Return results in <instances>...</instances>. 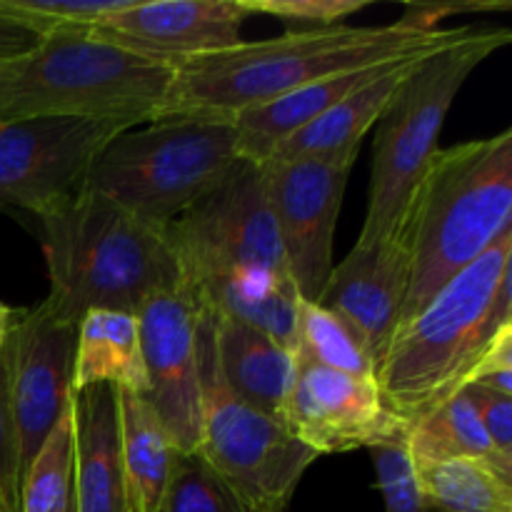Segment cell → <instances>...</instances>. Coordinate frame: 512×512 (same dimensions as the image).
Returning a JSON list of instances; mask_svg holds the SVG:
<instances>
[{
	"label": "cell",
	"mask_w": 512,
	"mask_h": 512,
	"mask_svg": "<svg viewBox=\"0 0 512 512\" xmlns=\"http://www.w3.org/2000/svg\"><path fill=\"white\" fill-rule=\"evenodd\" d=\"M293 353L298 365H315L355 378H378V363L358 330L320 303H298Z\"/></svg>",
	"instance_id": "24"
},
{
	"label": "cell",
	"mask_w": 512,
	"mask_h": 512,
	"mask_svg": "<svg viewBox=\"0 0 512 512\" xmlns=\"http://www.w3.org/2000/svg\"><path fill=\"white\" fill-rule=\"evenodd\" d=\"M373 455L385 512H428L420 498L405 443L383 445V448H375Z\"/></svg>",
	"instance_id": "29"
},
{
	"label": "cell",
	"mask_w": 512,
	"mask_h": 512,
	"mask_svg": "<svg viewBox=\"0 0 512 512\" xmlns=\"http://www.w3.org/2000/svg\"><path fill=\"white\" fill-rule=\"evenodd\" d=\"M135 128L115 118L0 123V203L45 218L73 203L110 140Z\"/></svg>",
	"instance_id": "10"
},
{
	"label": "cell",
	"mask_w": 512,
	"mask_h": 512,
	"mask_svg": "<svg viewBox=\"0 0 512 512\" xmlns=\"http://www.w3.org/2000/svg\"><path fill=\"white\" fill-rule=\"evenodd\" d=\"M40 38H43V33L30 28L28 23L13 18V15L0 13V63L28 53L30 48H35Z\"/></svg>",
	"instance_id": "33"
},
{
	"label": "cell",
	"mask_w": 512,
	"mask_h": 512,
	"mask_svg": "<svg viewBox=\"0 0 512 512\" xmlns=\"http://www.w3.org/2000/svg\"><path fill=\"white\" fill-rule=\"evenodd\" d=\"M165 235L188 288L240 275H288L263 165L250 160H240Z\"/></svg>",
	"instance_id": "9"
},
{
	"label": "cell",
	"mask_w": 512,
	"mask_h": 512,
	"mask_svg": "<svg viewBox=\"0 0 512 512\" xmlns=\"http://www.w3.org/2000/svg\"><path fill=\"white\" fill-rule=\"evenodd\" d=\"M510 28H473L430 53L405 78L375 123L368 213L358 243L398 238L405 210L440 150V133L465 80L478 65L510 45Z\"/></svg>",
	"instance_id": "6"
},
{
	"label": "cell",
	"mask_w": 512,
	"mask_h": 512,
	"mask_svg": "<svg viewBox=\"0 0 512 512\" xmlns=\"http://www.w3.org/2000/svg\"><path fill=\"white\" fill-rule=\"evenodd\" d=\"M118 390L120 455L128 480L133 512H158L175 455L180 453L163 428L148 398L130 390Z\"/></svg>",
	"instance_id": "21"
},
{
	"label": "cell",
	"mask_w": 512,
	"mask_h": 512,
	"mask_svg": "<svg viewBox=\"0 0 512 512\" xmlns=\"http://www.w3.org/2000/svg\"><path fill=\"white\" fill-rule=\"evenodd\" d=\"M410 463H433L445 458H480L512 470V460L500 455L485 435L473 400L465 390L410 425L405 435Z\"/></svg>",
	"instance_id": "23"
},
{
	"label": "cell",
	"mask_w": 512,
	"mask_h": 512,
	"mask_svg": "<svg viewBox=\"0 0 512 512\" xmlns=\"http://www.w3.org/2000/svg\"><path fill=\"white\" fill-rule=\"evenodd\" d=\"M73 418L70 408L30 460L20 480V512H63L73 495Z\"/></svg>",
	"instance_id": "25"
},
{
	"label": "cell",
	"mask_w": 512,
	"mask_h": 512,
	"mask_svg": "<svg viewBox=\"0 0 512 512\" xmlns=\"http://www.w3.org/2000/svg\"><path fill=\"white\" fill-rule=\"evenodd\" d=\"M108 383L148 395L138 315L120 310H88L75 333L73 393Z\"/></svg>",
	"instance_id": "20"
},
{
	"label": "cell",
	"mask_w": 512,
	"mask_h": 512,
	"mask_svg": "<svg viewBox=\"0 0 512 512\" xmlns=\"http://www.w3.org/2000/svg\"><path fill=\"white\" fill-rule=\"evenodd\" d=\"M73 512H133L120 455L118 390L100 383L73 393Z\"/></svg>",
	"instance_id": "17"
},
{
	"label": "cell",
	"mask_w": 512,
	"mask_h": 512,
	"mask_svg": "<svg viewBox=\"0 0 512 512\" xmlns=\"http://www.w3.org/2000/svg\"><path fill=\"white\" fill-rule=\"evenodd\" d=\"M510 3H410L405 8L403 18L398 20L400 28L418 30V33H433L440 30L438 23L445 20L448 15L458 13H490V10H508Z\"/></svg>",
	"instance_id": "32"
},
{
	"label": "cell",
	"mask_w": 512,
	"mask_h": 512,
	"mask_svg": "<svg viewBox=\"0 0 512 512\" xmlns=\"http://www.w3.org/2000/svg\"><path fill=\"white\" fill-rule=\"evenodd\" d=\"M200 308L193 290L180 283L153 295L135 313L148 375L145 398L180 453H195L200 445Z\"/></svg>",
	"instance_id": "13"
},
{
	"label": "cell",
	"mask_w": 512,
	"mask_h": 512,
	"mask_svg": "<svg viewBox=\"0 0 512 512\" xmlns=\"http://www.w3.org/2000/svg\"><path fill=\"white\" fill-rule=\"evenodd\" d=\"M285 428L315 455L405 443L408 425L385 408L375 380L300 365Z\"/></svg>",
	"instance_id": "14"
},
{
	"label": "cell",
	"mask_w": 512,
	"mask_h": 512,
	"mask_svg": "<svg viewBox=\"0 0 512 512\" xmlns=\"http://www.w3.org/2000/svg\"><path fill=\"white\" fill-rule=\"evenodd\" d=\"M200 445L195 453L218 470L255 512H288L300 480L318 455L283 423L243 403L223 380L213 315H198Z\"/></svg>",
	"instance_id": "8"
},
{
	"label": "cell",
	"mask_w": 512,
	"mask_h": 512,
	"mask_svg": "<svg viewBox=\"0 0 512 512\" xmlns=\"http://www.w3.org/2000/svg\"><path fill=\"white\" fill-rule=\"evenodd\" d=\"M468 25L453 30L335 25L323 30H288L270 40H253L220 53L200 55L175 68L160 118H223L258 108L310 83L370 68L388 60L430 53L453 43Z\"/></svg>",
	"instance_id": "1"
},
{
	"label": "cell",
	"mask_w": 512,
	"mask_h": 512,
	"mask_svg": "<svg viewBox=\"0 0 512 512\" xmlns=\"http://www.w3.org/2000/svg\"><path fill=\"white\" fill-rule=\"evenodd\" d=\"M78 323L50 298L25 308L3 348L20 453V480L73 398Z\"/></svg>",
	"instance_id": "12"
},
{
	"label": "cell",
	"mask_w": 512,
	"mask_h": 512,
	"mask_svg": "<svg viewBox=\"0 0 512 512\" xmlns=\"http://www.w3.org/2000/svg\"><path fill=\"white\" fill-rule=\"evenodd\" d=\"M430 53H435V50H430ZM430 53L395 60L385 73H380L378 78L365 83L363 88H358L355 93H350L348 98L340 100L338 105H333V108H330L328 113L320 115L318 120H313V123L305 125L303 130L290 135L288 140H283V143L270 153V158L265 160V163H270V160H323L340 158V155H358L360 143H363V138L368 135V130L375 128V123H378L380 115L385 113L390 100L395 98V93H398L400 85L405 83V78H408Z\"/></svg>",
	"instance_id": "19"
},
{
	"label": "cell",
	"mask_w": 512,
	"mask_h": 512,
	"mask_svg": "<svg viewBox=\"0 0 512 512\" xmlns=\"http://www.w3.org/2000/svg\"><path fill=\"white\" fill-rule=\"evenodd\" d=\"M508 230L512 128L493 138L440 148L410 198L398 233L410 253V285L400 325L488 253Z\"/></svg>",
	"instance_id": "3"
},
{
	"label": "cell",
	"mask_w": 512,
	"mask_h": 512,
	"mask_svg": "<svg viewBox=\"0 0 512 512\" xmlns=\"http://www.w3.org/2000/svg\"><path fill=\"white\" fill-rule=\"evenodd\" d=\"M428 512H512V470L480 458L410 463Z\"/></svg>",
	"instance_id": "22"
},
{
	"label": "cell",
	"mask_w": 512,
	"mask_h": 512,
	"mask_svg": "<svg viewBox=\"0 0 512 512\" xmlns=\"http://www.w3.org/2000/svg\"><path fill=\"white\" fill-rule=\"evenodd\" d=\"M0 503L8 512H20V453L3 350H0Z\"/></svg>",
	"instance_id": "30"
},
{
	"label": "cell",
	"mask_w": 512,
	"mask_h": 512,
	"mask_svg": "<svg viewBox=\"0 0 512 512\" xmlns=\"http://www.w3.org/2000/svg\"><path fill=\"white\" fill-rule=\"evenodd\" d=\"M23 310L25 308H10V305H5L3 300H0V350L8 345L10 335H13L15 325H18Z\"/></svg>",
	"instance_id": "34"
},
{
	"label": "cell",
	"mask_w": 512,
	"mask_h": 512,
	"mask_svg": "<svg viewBox=\"0 0 512 512\" xmlns=\"http://www.w3.org/2000/svg\"><path fill=\"white\" fill-rule=\"evenodd\" d=\"M410 285V253L405 240L385 238L355 243L333 265L320 305L353 325L380 365L403 315Z\"/></svg>",
	"instance_id": "16"
},
{
	"label": "cell",
	"mask_w": 512,
	"mask_h": 512,
	"mask_svg": "<svg viewBox=\"0 0 512 512\" xmlns=\"http://www.w3.org/2000/svg\"><path fill=\"white\" fill-rule=\"evenodd\" d=\"M358 155L263 163L285 270L305 303H320L333 273V238Z\"/></svg>",
	"instance_id": "11"
},
{
	"label": "cell",
	"mask_w": 512,
	"mask_h": 512,
	"mask_svg": "<svg viewBox=\"0 0 512 512\" xmlns=\"http://www.w3.org/2000/svg\"><path fill=\"white\" fill-rule=\"evenodd\" d=\"M40 225L48 298L75 323L88 310L135 315L153 295L183 283L165 230L93 190L85 188L73 203L40 218Z\"/></svg>",
	"instance_id": "4"
},
{
	"label": "cell",
	"mask_w": 512,
	"mask_h": 512,
	"mask_svg": "<svg viewBox=\"0 0 512 512\" xmlns=\"http://www.w3.org/2000/svg\"><path fill=\"white\" fill-rule=\"evenodd\" d=\"M173 73L90 28L50 30L28 53L0 63V123L115 118L138 128L160 118Z\"/></svg>",
	"instance_id": "5"
},
{
	"label": "cell",
	"mask_w": 512,
	"mask_h": 512,
	"mask_svg": "<svg viewBox=\"0 0 512 512\" xmlns=\"http://www.w3.org/2000/svg\"><path fill=\"white\" fill-rule=\"evenodd\" d=\"M0 512H8V510H5V508H3V503H0Z\"/></svg>",
	"instance_id": "36"
},
{
	"label": "cell",
	"mask_w": 512,
	"mask_h": 512,
	"mask_svg": "<svg viewBox=\"0 0 512 512\" xmlns=\"http://www.w3.org/2000/svg\"><path fill=\"white\" fill-rule=\"evenodd\" d=\"M130 3L133 0H0V13L13 15L45 35L58 28H90Z\"/></svg>",
	"instance_id": "27"
},
{
	"label": "cell",
	"mask_w": 512,
	"mask_h": 512,
	"mask_svg": "<svg viewBox=\"0 0 512 512\" xmlns=\"http://www.w3.org/2000/svg\"><path fill=\"white\" fill-rule=\"evenodd\" d=\"M465 393L473 400L493 448L512 460V395H503L498 390L483 388V385H468Z\"/></svg>",
	"instance_id": "31"
},
{
	"label": "cell",
	"mask_w": 512,
	"mask_h": 512,
	"mask_svg": "<svg viewBox=\"0 0 512 512\" xmlns=\"http://www.w3.org/2000/svg\"><path fill=\"white\" fill-rule=\"evenodd\" d=\"M63 512H73V495H70V503H68V508H65Z\"/></svg>",
	"instance_id": "35"
},
{
	"label": "cell",
	"mask_w": 512,
	"mask_h": 512,
	"mask_svg": "<svg viewBox=\"0 0 512 512\" xmlns=\"http://www.w3.org/2000/svg\"><path fill=\"white\" fill-rule=\"evenodd\" d=\"M243 5L250 15H270L288 30H323L343 25L370 0H243Z\"/></svg>",
	"instance_id": "28"
},
{
	"label": "cell",
	"mask_w": 512,
	"mask_h": 512,
	"mask_svg": "<svg viewBox=\"0 0 512 512\" xmlns=\"http://www.w3.org/2000/svg\"><path fill=\"white\" fill-rule=\"evenodd\" d=\"M238 130L223 118H158L105 145L85 188L168 230L240 163Z\"/></svg>",
	"instance_id": "7"
},
{
	"label": "cell",
	"mask_w": 512,
	"mask_h": 512,
	"mask_svg": "<svg viewBox=\"0 0 512 512\" xmlns=\"http://www.w3.org/2000/svg\"><path fill=\"white\" fill-rule=\"evenodd\" d=\"M248 18L243 0H133L90 30L128 53L175 70L200 55L243 43Z\"/></svg>",
	"instance_id": "15"
},
{
	"label": "cell",
	"mask_w": 512,
	"mask_h": 512,
	"mask_svg": "<svg viewBox=\"0 0 512 512\" xmlns=\"http://www.w3.org/2000/svg\"><path fill=\"white\" fill-rule=\"evenodd\" d=\"M510 268L512 230L395 330L375 383L408 428L473 385L495 340L512 328Z\"/></svg>",
	"instance_id": "2"
},
{
	"label": "cell",
	"mask_w": 512,
	"mask_h": 512,
	"mask_svg": "<svg viewBox=\"0 0 512 512\" xmlns=\"http://www.w3.org/2000/svg\"><path fill=\"white\" fill-rule=\"evenodd\" d=\"M213 328L215 353L228 388L243 403L285 425L300 368L293 350L238 320L213 315Z\"/></svg>",
	"instance_id": "18"
},
{
	"label": "cell",
	"mask_w": 512,
	"mask_h": 512,
	"mask_svg": "<svg viewBox=\"0 0 512 512\" xmlns=\"http://www.w3.org/2000/svg\"><path fill=\"white\" fill-rule=\"evenodd\" d=\"M158 512H255L198 453L175 455Z\"/></svg>",
	"instance_id": "26"
}]
</instances>
